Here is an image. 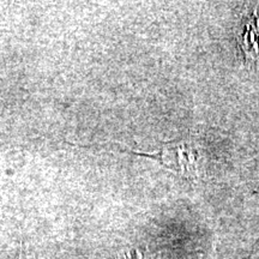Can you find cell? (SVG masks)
Returning a JSON list of instances; mask_svg holds the SVG:
<instances>
[{
	"instance_id": "cell-2",
	"label": "cell",
	"mask_w": 259,
	"mask_h": 259,
	"mask_svg": "<svg viewBox=\"0 0 259 259\" xmlns=\"http://www.w3.org/2000/svg\"><path fill=\"white\" fill-rule=\"evenodd\" d=\"M238 40L247 61L259 59V11L257 10L242 19Z\"/></svg>"
},
{
	"instance_id": "cell-1",
	"label": "cell",
	"mask_w": 259,
	"mask_h": 259,
	"mask_svg": "<svg viewBox=\"0 0 259 259\" xmlns=\"http://www.w3.org/2000/svg\"><path fill=\"white\" fill-rule=\"evenodd\" d=\"M149 156H158L162 164L177 171L180 176L185 178L198 177L199 153L197 148H194L191 143L183 142V143L169 145L158 153L150 154Z\"/></svg>"
}]
</instances>
